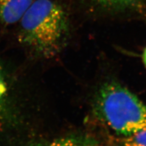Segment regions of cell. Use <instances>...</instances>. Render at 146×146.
Here are the masks:
<instances>
[{
    "label": "cell",
    "instance_id": "6da1fadb",
    "mask_svg": "<svg viewBox=\"0 0 146 146\" xmlns=\"http://www.w3.org/2000/svg\"><path fill=\"white\" fill-rule=\"evenodd\" d=\"M92 113L114 135L127 136L146 130V105L116 81L99 86L93 98Z\"/></svg>",
    "mask_w": 146,
    "mask_h": 146
},
{
    "label": "cell",
    "instance_id": "7a4b0ae2",
    "mask_svg": "<svg viewBox=\"0 0 146 146\" xmlns=\"http://www.w3.org/2000/svg\"><path fill=\"white\" fill-rule=\"evenodd\" d=\"M20 38L35 52L53 56L68 34V21L62 7L52 0H35L20 20Z\"/></svg>",
    "mask_w": 146,
    "mask_h": 146
},
{
    "label": "cell",
    "instance_id": "3957f363",
    "mask_svg": "<svg viewBox=\"0 0 146 146\" xmlns=\"http://www.w3.org/2000/svg\"><path fill=\"white\" fill-rule=\"evenodd\" d=\"M34 0H0V22L12 25L20 21Z\"/></svg>",
    "mask_w": 146,
    "mask_h": 146
},
{
    "label": "cell",
    "instance_id": "277c9868",
    "mask_svg": "<svg viewBox=\"0 0 146 146\" xmlns=\"http://www.w3.org/2000/svg\"><path fill=\"white\" fill-rule=\"evenodd\" d=\"M104 139L91 133L71 135L34 146H103Z\"/></svg>",
    "mask_w": 146,
    "mask_h": 146
},
{
    "label": "cell",
    "instance_id": "5b68a950",
    "mask_svg": "<svg viewBox=\"0 0 146 146\" xmlns=\"http://www.w3.org/2000/svg\"><path fill=\"white\" fill-rule=\"evenodd\" d=\"M103 146H146V130L127 136L110 135L104 139Z\"/></svg>",
    "mask_w": 146,
    "mask_h": 146
},
{
    "label": "cell",
    "instance_id": "8992f818",
    "mask_svg": "<svg viewBox=\"0 0 146 146\" xmlns=\"http://www.w3.org/2000/svg\"><path fill=\"white\" fill-rule=\"evenodd\" d=\"M102 5L114 8H127L135 4L138 0H93Z\"/></svg>",
    "mask_w": 146,
    "mask_h": 146
},
{
    "label": "cell",
    "instance_id": "52a82bcc",
    "mask_svg": "<svg viewBox=\"0 0 146 146\" xmlns=\"http://www.w3.org/2000/svg\"><path fill=\"white\" fill-rule=\"evenodd\" d=\"M7 97V85L4 79V75L0 65V113L5 106Z\"/></svg>",
    "mask_w": 146,
    "mask_h": 146
},
{
    "label": "cell",
    "instance_id": "ba28073f",
    "mask_svg": "<svg viewBox=\"0 0 146 146\" xmlns=\"http://www.w3.org/2000/svg\"><path fill=\"white\" fill-rule=\"evenodd\" d=\"M142 58H143V62L144 63V66L146 68V47H145V48L144 49V51H143Z\"/></svg>",
    "mask_w": 146,
    "mask_h": 146
}]
</instances>
